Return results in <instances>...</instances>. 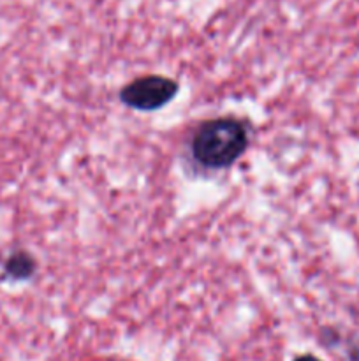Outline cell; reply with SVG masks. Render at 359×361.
Returning <instances> with one entry per match:
<instances>
[{
  "mask_svg": "<svg viewBox=\"0 0 359 361\" xmlns=\"http://www.w3.org/2000/svg\"><path fill=\"white\" fill-rule=\"evenodd\" d=\"M248 147L245 123L234 118H215L194 134L190 150L197 164L208 169L231 168Z\"/></svg>",
  "mask_w": 359,
  "mask_h": 361,
  "instance_id": "obj_1",
  "label": "cell"
},
{
  "mask_svg": "<svg viewBox=\"0 0 359 361\" xmlns=\"http://www.w3.org/2000/svg\"><path fill=\"white\" fill-rule=\"evenodd\" d=\"M180 85L171 78L143 76L120 90V101L139 111H155L176 97Z\"/></svg>",
  "mask_w": 359,
  "mask_h": 361,
  "instance_id": "obj_2",
  "label": "cell"
},
{
  "mask_svg": "<svg viewBox=\"0 0 359 361\" xmlns=\"http://www.w3.org/2000/svg\"><path fill=\"white\" fill-rule=\"evenodd\" d=\"M4 274L13 281H27L35 274V259L28 252H14L4 264Z\"/></svg>",
  "mask_w": 359,
  "mask_h": 361,
  "instance_id": "obj_3",
  "label": "cell"
},
{
  "mask_svg": "<svg viewBox=\"0 0 359 361\" xmlns=\"http://www.w3.org/2000/svg\"><path fill=\"white\" fill-rule=\"evenodd\" d=\"M294 361H320V360L313 358V356H299V358H296Z\"/></svg>",
  "mask_w": 359,
  "mask_h": 361,
  "instance_id": "obj_4",
  "label": "cell"
}]
</instances>
